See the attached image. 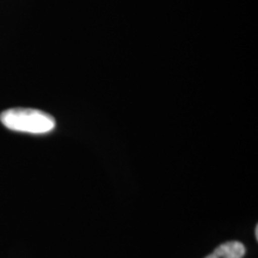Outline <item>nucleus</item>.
I'll return each mask as SVG.
<instances>
[{
  "label": "nucleus",
  "mask_w": 258,
  "mask_h": 258,
  "mask_svg": "<svg viewBox=\"0 0 258 258\" xmlns=\"http://www.w3.org/2000/svg\"><path fill=\"white\" fill-rule=\"evenodd\" d=\"M246 253L244 244L240 241L232 240L221 244L214 250V252L206 258H243Z\"/></svg>",
  "instance_id": "obj_2"
},
{
  "label": "nucleus",
  "mask_w": 258,
  "mask_h": 258,
  "mask_svg": "<svg viewBox=\"0 0 258 258\" xmlns=\"http://www.w3.org/2000/svg\"><path fill=\"white\" fill-rule=\"evenodd\" d=\"M254 235H256V238H258V227L256 226V230H254Z\"/></svg>",
  "instance_id": "obj_3"
},
{
  "label": "nucleus",
  "mask_w": 258,
  "mask_h": 258,
  "mask_svg": "<svg viewBox=\"0 0 258 258\" xmlns=\"http://www.w3.org/2000/svg\"><path fill=\"white\" fill-rule=\"evenodd\" d=\"M0 121L11 131L29 134H46L55 128L53 116L36 109H9L0 114Z\"/></svg>",
  "instance_id": "obj_1"
}]
</instances>
